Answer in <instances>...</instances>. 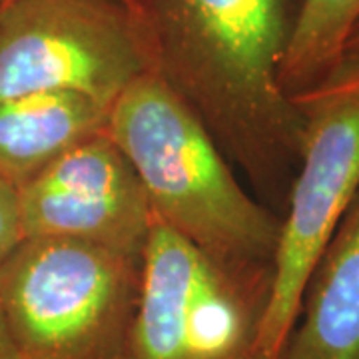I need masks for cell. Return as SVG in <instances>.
I'll list each match as a JSON object with an SVG mask.
<instances>
[{"mask_svg": "<svg viewBox=\"0 0 359 359\" xmlns=\"http://www.w3.org/2000/svg\"><path fill=\"white\" fill-rule=\"evenodd\" d=\"M156 72L222 150L283 204L304 120L280 84L292 18L285 0H140Z\"/></svg>", "mask_w": 359, "mask_h": 359, "instance_id": "1", "label": "cell"}, {"mask_svg": "<svg viewBox=\"0 0 359 359\" xmlns=\"http://www.w3.org/2000/svg\"><path fill=\"white\" fill-rule=\"evenodd\" d=\"M106 132L158 222L208 254L273 264L282 216L245 192L202 118L156 70L112 102Z\"/></svg>", "mask_w": 359, "mask_h": 359, "instance_id": "2", "label": "cell"}, {"mask_svg": "<svg viewBox=\"0 0 359 359\" xmlns=\"http://www.w3.org/2000/svg\"><path fill=\"white\" fill-rule=\"evenodd\" d=\"M140 257L22 238L0 262V308L22 359H124Z\"/></svg>", "mask_w": 359, "mask_h": 359, "instance_id": "3", "label": "cell"}, {"mask_svg": "<svg viewBox=\"0 0 359 359\" xmlns=\"http://www.w3.org/2000/svg\"><path fill=\"white\" fill-rule=\"evenodd\" d=\"M273 264L208 254L152 219L124 359H259Z\"/></svg>", "mask_w": 359, "mask_h": 359, "instance_id": "4", "label": "cell"}, {"mask_svg": "<svg viewBox=\"0 0 359 359\" xmlns=\"http://www.w3.org/2000/svg\"><path fill=\"white\" fill-rule=\"evenodd\" d=\"M292 98L304 138L283 204L259 359L282 358L309 273L359 194V60L341 58L316 86Z\"/></svg>", "mask_w": 359, "mask_h": 359, "instance_id": "5", "label": "cell"}, {"mask_svg": "<svg viewBox=\"0 0 359 359\" xmlns=\"http://www.w3.org/2000/svg\"><path fill=\"white\" fill-rule=\"evenodd\" d=\"M152 70L148 26L126 0H0V98L74 92L112 106Z\"/></svg>", "mask_w": 359, "mask_h": 359, "instance_id": "6", "label": "cell"}, {"mask_svg": "<svg viewBox=\"0 0 359 359\" xmlns=\"http://www.w3.org/2000/svg\"><path fill=\"white\" fill-rule=\"evenodd\" d=\"M22 238H56L142 256L152 210L128 158L102 130L18 190Z\"/></svg>", "mask_w": 359, "mask_h": 359, "instance_id": "7", "label": "cell"}, {"mask_svg": "<svg viewBox=\"0 0 359 359\" xmlns=\"http://www.w3.org/2000/svg\"><path fill=\"white\" fill-rule=\"evenodd\" d=\"M280 359H359V194L309 273Z\"/></svg>", "mask_w": 359, "mask_h": 359, "instance_id": "8", "label": "cell"}, {"mask_svg": "<svg viewBox=\"0 0 359 359\" xmlns=\"http://www.w3.org/2000/svg\"><path fill=\"white\" fill-rule=\"evenodd\" d=\"M108 104L74 92L0 98V178L14 190L78 142L106 130Z\"/></svg>", "mask_w": 359, "mask_h": 359, "instance_id": "9", "label": "cell"}, {"mask_svg": "<svg viewBox=\"0 0 359 359\" xmlns=\"http://www.w3.org/2000/svg\"><path fill=\"white\" fill-rule=\"evenodd\" d=\"M359 25V0H302L280 65L287 96L316 86L334 68Z\"/></svg>", "mask_w": 359, "mask_h": 359, "instance_id": "10", "label": "cell"}, {"mask_svg": "<svg viewBox=\"0 0 359 359\" xmlns=\"http://www.w3.org/2000/svg\"><path fill=\"white\" fill-rule=\"evenodd\" d=\"M22 240L18 194L11 184L0 178V262L11 254L14 245Z\"/></svg>", "mask_w": 359, "mask_h": 359, "instance_id": "11", "label": "cell"}, {"mask_svg": "<svg viewBox=\"0 0 359 359\" xmlns=\"http://www.w3.org/2000/svg\"><path fill=\"white\" fill-rule=\"evenodd\" d=\"M0 359H22L2 308H0Z\"/></svg>", "mask_w": 359, "mask_h": 359, "instance_id": "12", "label": "cell"}, {"mask_svg": "<svg viewBox=\"0 0 359 359\" xmlns=\"http://www.w3.org/2000/svg\"><path fill=\"white\" fill-rule=\"evenodd\" d=\"M341 58H346V60H359V25L355 26V30L351 32V36L347 40L346 48L341 52Z\"/></svg>", "mask_w": 359, "mask_h": 359, "instance_id": "13", "label": "cell"}, {"mask_svg": "<svg viewBox=\"0 0 359 359\" xmlns=\"http://www.w3.org/2000/svg\"><path fill=\"white\" fill-rule=\"evenodd\" d=\"M126 2H130V4L136 6V8H140V0H126Z\"/></svg>", "mask_w": 359, "mask_h": 359, "instance_id": "14", "label": "cell"}]
</instances>
